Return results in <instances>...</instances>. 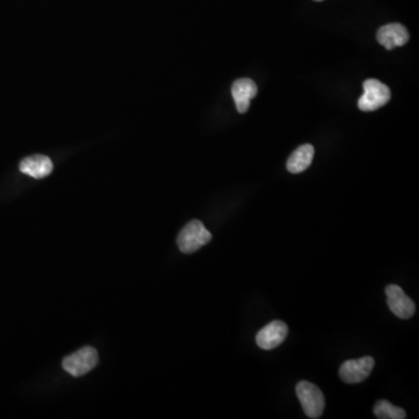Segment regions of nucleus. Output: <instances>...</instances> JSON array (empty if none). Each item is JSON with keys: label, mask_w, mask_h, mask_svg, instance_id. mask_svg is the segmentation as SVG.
<instances>
[{"label": "nucleus", "mask_w": 419, "mask_h": 419, "mask_svg": "<svg viewBox=\"0 0 419 419\" xmlns=\"http://www.w3.org/2000/svg\"><path fill=\"white\" fill-rule=\"evenodd\" d=\"M212 234L201 221H191L182 228L177 237V245L182 253L191 254L210 243Z\"/></svg>", "instance_id": "obj_1"}, {"label": "nucleus", "mask_w": 419, "mask_h": 419, "mask_svg": "<svg viewBox=\"0 0 419 419\" xmlns=\"http://www.w3.org/2000/svg\"><path fill=\"white\" fill-rule=\"evenodd\" d=\"M364 91L365 92L358 100V107L364 112L381 109L391 98V89L374 78L364 82Z\"/></svg>", "instance_id": "obj_2"}, {"label": "nucleus", "mask_w": 419, "mask_h": 419, "mask_svg": "<svg viewBox=\"0 0 419 419\" xmlns=\"http://www.w3.org/2000/svg\"><path fill=\"white\" fill-rule=\"evenodd\" d=\"M296 394L309 418H319L325 408L323 393L316 384L301 381L296 386Z\"/></svg>", "instance_id": "obj_3"}, {"label": "nucleus", "mask_w": 419, "mask_h": 419, "mask_svg": "<svg viewBox=\"0 0 419 419\" xmlns=\"http://www.w3.org/2000/svg\"><path fill=\"white\" fill-rule=\"evenodd\" d=\"M98 364V353L93 347H83L74 354L64 358L62 367L64 371L73 375L75 378H80L92 371Z\"/></svg>", "instance_id": "obj_4"}, {"label": "nucleus", "mask_w": 419, "mask_h": 419, "mask_svg": "<svg viewBox=\"0 0 419 419\" xmlns=\"http://www.w3.org/2000/svg\"><path fill=\"white\" fill-rule=\"evenodd\" d=\"M375 361L371 356H364L356 360L344 362L339 369L340 378L346 383L356 384L368 378L374 368Z\"/></svg>", "instance_id": "obj_5"}, {"label": "nucleus", "mask_w": 419, "mask_h": 419, "mask_svg": "<svg viewBox=\"0 0 419 419\" xmlns=\"http://www.w3.org/2000/svg\"><path fill=\"white\" fill-rule=\"evenodd\" d=\"M386 294L388 298V307L391 312L401 318V319H409L416 312L415 302L403 292V289L396 285H388L386 288Z\"/></svg>", "instance_id": "obj_6"}, {"label": "nucleus", "mask_w": 419, "mask_h": 419, "mask_svg": "<svg viewBox=\"0 0 419 419\" xmlns=\"http://www.w3.org/2000/svg\"><path fill=\"white\" fill-rule=\"evenodd\" d=\"M288 327L281 320H274L256 334V344L260 349L270 351L279 347L288 336Z\"/></svg>", "instance_id": "obj_7"}, {"label": "nucleus", "mask_w": 419, "mask_h": 419, "mask_svg": "<svg viewBox=\"0 0 419 419\" xmlns=\"http://www.w3.org/2000/svg\"><path fill=\"white\" fill-rule=\"evenodd\" d=\"M376 38L378 43L383 46L384 48L391 51L396 47L407 45L409 41V33L408 29L401 23H388L378 29Z\"/></svg>", "instance_id": "obj_8"}, {"label": "nucleus", "mask_w": 419, "mask_h": 419, "mask_svg": "<svg viewBox=\"0 0 419 419\" xmlns=\"http://www.w3.org/2000/svg\"><path fill=\"white\" fill-rule=\"evenodd\" d=\"M258 93V87L250 78H240L232 85V97H233L238 112L246 113L250 109V100H253Z\"/></svg>", "instance_id": "obj_9"}, {"label": "nucleus", "mask_w": 419, "mask_h": 419, "mask_svg": "<svg viewBox=\"0 0 419 419\" xmlns=\"http://www.w3.org/2000/svg\"><path fill=\"white\" fill-rule=\"evenodd\" d=\"M20 171L33 179H40L49 176L51 171L54 169L53 162L49 157L45 155H33V157H26L19 164Z\"/></svg>", "instance_id": "obj_10"}, {"label": "nucleus", "mask_w": 419, "mask_h": 419, "mask_svg": "<svg viewBox=\"0 0 419 419\" xmlns=\"http://www.w3.org/2000/svg\"><path fill=\"white\" fill-rule=\"evenodd\" d=\"M314 148L312 144H302L292 155L287 162V169L292 174H301L310 166L314 160Z\"/></svg>", "instance_id": "obj_11"}, {"label": "nucleus", "mask_w": 419, "mask_h": 419, "mask_svg": "<svg viewBox=\"0 0 419 419\" xmlns=\"http://www.w3.org/2000/svg\"><path fill=\"white\" fill-rule=\"evenodd\" d=\"M374 415L378 419H404L407 418V413L402 408L396 407L389 401L381 400L376 402L374 407Z\"/></svg>", "instance_id": "obj_12"}, {"label": "nucleus", "mask_w": 419, "mask_h": 419, "mask_svg": "<svg viewBox=\"0 0 419 419\" xmlns=\"http://www.w3.org/2000/svg\"><path fill=\"white\" fill-rule=\"evenodd\" d=\"M314 1H323V0H314Z\"/></svg>", "instance_id": "obj_13"}]
</instances>
